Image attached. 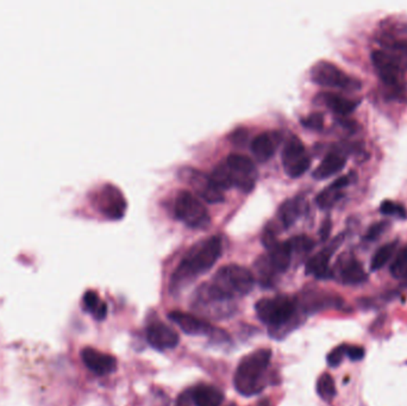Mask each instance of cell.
<instances>
[{
    "instance_id": "1",
    "label": "cell",
    "mask_w": 407,
    "mask_h": 406,
    "mask_svg": "<svg viewBox=\"0 0 407 406\" xmlns=\"http://www.w3.org/2000/svg\"><path fill=\"white\" fill-rule=\"evenodd\" d=\"M255 278L246 267L226 265L218 270L213 279L196 292V299L230 303L253 290Z\"/></svg>"
},
{
    "instance_id": "2",
    "label": "cell",
    "mask_w": 407,
    "mask_h": 406,
    "mask_svg": "<svg viewBox=\"0 0 407 406\" xmlns=\"http://www.w3.org/2000/svg\"><path fill=\"white\" fill-rule=\"evenodd\" d=\"M221 238L217 236L206 238L193 245L173 274L171 288H181L196 277L206 273L221 258Z\"/></svg>"
},
{
    "instance_id": "3",
    "label": "cell",
    "mask_w": 407,
    "mask_h": 406,
    "mask_svg": "<svg viewBox=\"0 0 407 406\" xmlns=\"http://www.w3.org/2000/svg\"><path fill=\"white\" fill-rule=\"evenodd\" d=\"M269 349H257L244 356L236 370L233 385L236 391L246 397L258 395L267 384V372L271 363Z\"/></svg>"
},
{
    "instance_id": "4",
    "label": "cell",
    "mask_w": 407,
    "mask_h": 406,
    "mask_svg": "<svg viewBox=\"0 0 407 406\" xmlns=\"http://www.w3.org/2000/svg\"><path fill=\"white\" fill-rule=\"evenodd\" d=\"M255 310L257 317L268 324L273 329V333H280L282 328L287 327L294 320L296 305L286 295H275L271 298L260 299L255 305Z\"/></svg>"
},
{
    "instance_id": "5",
    "label": "cell",
    "mask_w": 407,
    "mask_h": 406,
    "mask_svg": "<svg viewBox=\"0 0 407 406\" xmlns=\"http://www.w3.org/2000/svg\"><path fill=\"white\" fill-rule=\"evenodd\" d=\"M311 79L319 86L333 87L346 91H358L362 87L360 80L353 79L342 69L328 61H318L310 71Z\"/></svg>"
},
{
    "instance_id": "6",
    "label": "cell",
    "mask_w": 407,
    "mask_h": 406,
    "mask_svg": "<svg viewBox=\"0 0 407 406\" xmlns=\"http://www.w3.org/2000/svg\"><path fill=\"white\" fill-rule=\"evenodd\" d=\"M175 215L191 228H205L210 223V215L206 208L189 191H181L176 196Z\"/></svg>"
},
{
    "instance_id": "7",
    "label": "cell",
    "mask_w": 407,
    "mask_h": 406,
    "mask_svg": "<svg viewBox=\"0 0 407 406\" xmlns=\"http://www.w3.org/2000/svg\"><path fill=\"white\" fill-rule=\"evenodd\" d=\"M371 62L374 65L375 71L378 73V78L386 86L396 90V92L403 90L405 79H403V71L399 64L394 59L386 53L385 51H374L371 53Z\"/></svg>"
},
{
    "instance_id": "8",
    "label": "cell",
    "mask_w": 407,
    "mask_h": 406,
    "mask_svg": "<svg viewBox=\"0 0 407 406\" xmlns=\"http://www.w3.org/2000/svg\"><path fill=\"white\" fill-rule=\"evenodd\" d=\"M282 163L286 173L292 178H299L310 168V156L298 137L292 136L286 142L282 149Z\"/></svg>"
},
{
    "instance_id": "9",
    "label": "cell",
    "mask_w": 407,
    "mask_h": 406,
    "mask_svg": "<svg viewBox=\"0 0 407 406\" xmlns=\"http://www.w3.org/2000/svg\"><path fill=\"white\" fill-rule=\"evenodd\" d=\"M225 163L231 172L233 186L239 187L246 192L253 190L256 180V166L246 155L230 154Z\"/></svg>"
},
{
    "instance_id": "10",
    "label": "cell",
    "mask_w": 407,
    "mask_h": 406,
    "mask_svg": "<svg viewBox=\"0 0 407 406\" xmlns=\"http://www.w3.org/2000/svg\"><path fill=\"white\" fill-rule=\"evenodd\" d=\"M181 176L196 191V194L207 203L217 204L224 201V194L213 183V180L211 179L210 176L192 168L181 169Z\"/></svg>"
},
{
    "instance_id": "11",
    "label": "cell",
    "mask_w": 407,
    "mask_h": 406,
    "mask_svg": "<svg viewBox=\"0 0 407 406\" xmlns=\"http://www.w3.org/2000/svg\"><path fill=\"white\" fill-rule=\"evenodd\" d=\"M169 320L176 324L184 333L193 336H212L216 338L217 334H223L218 330L217 328L211 325L206 320H200L198 317L191 313H181V311H173L168 315Z\"/></svg>"
},
{
    "instance_id": "12",
    "label": "cell",
    "mask_w": 407,
    "mask_h": 406,
    "mask_svg": "<svg viewBox=\"0 0 407 406\" xmlns=\"http://www.w3.org/2000/svg\"><path fill=\"white\" fill-rule=\"evenodd\" d=\"M146 340L149 345L159 350L173 349L179 345V335L167 324L154 322L146 328Z\"/></svg>"
},
{
    "instance_id": "13",
    "label": "cell",
    "mask_w": 407,
    "mask_h": 406,
    "mask_svg": "<svg viewBox=\"0 0 407 406\" xmlns=\"http://www.w3.org/2000/svg\"><path fill=\"white\" fill-rule=\"evenodd\" d=\"M81 359L86 367L96 375H107L117 370V360L114 356L89 347L82 349Z\"/></svg>"
},
{
    "instance_id": "14",
    "label": "cell",
    "mask_w": 407,
    "mask_h": 406,
    "mask_svg": "<svg viewBox=\"0 0 407 406\" xmlns=\"http://www.w3.org/2000/svg\"><path fill=\"white\" fill-rule=\"evenodd\" d=\"M356 180V174L349 173V174L341 176L336 181H333L330 186L321 191V193L318 194L317 198H316V201H317L319 208L330 209L332 206L336 205L343 197V190L351 183H355Z\"/></svg>"
},
{
    "instance_id": "15",
    "label": "cell",
    "mask_w": 407,
    "mask_h": 406,
    "mask_svg": "<svg viewBox=\"0 0 407 406\" xmlns=\"http://www.w3.org/2000/svg\"><path fill=\"white\" fill-rule=\"evenodd\" d=\"M341 238H336L335 242L332 243L328 248L323 249L321 252L317 253L316 255L312 256L306 263V273L312 274L319 279H325V278L331 277V272L328 268V263L331 259L332 254L335 252L336 248L338 247Z\"/></svg>"
},
{
    "instance_id": "16",
    "label": "cell",
    "mask_w": 407,
    "mask_h": 406,
    "mask_svg": "<svg viewBox=\"0 0 407 406\" xmlns=\"http://www.w3.org/2000/svg\"><path fill=\"white\" fill-rule=\"evenodd\" d=\"M191 398L196 406H221L224 395L211 385H199L191 391Z\"/></svg>"
},
{
    "instance_id": "17",
    "label": "cell",
    "mask_w": 407,
    "mask_h": 406,
    "mask_svg": "<svg viewBox=\"0 0 407 406\" xmlns=\"http://www.w3.org/2000/svg\"><path fill=\"white\" fill-rule=\"evenodd\" d=\"M268 250H269L268 260L275 272H285L288 270L293 254L288 241L276 242L271 248H268Z\"/></svg>"
},
{
    "instance_id": "18",
    "label": "cell",
    "mask_w": 407,
    "mask_h": 406,
    "mask_svg": "<svg viewBox=\"0 0 407 406\" xmlns=\"http://www.w3.org/2000/svg\"><path fill=\"white\" fill-rule=\"evenodd\" d=\"M346 158L339 153H328L323 160L321 165L314 169L313 176L316 179H328L335 176L346 167Z\"/></svg>"
},
{
    "instance_id": "19",
    "label": "cell",
    "mask_w": 407,
    "mask_h": 406,
    "mask_svg": "<svg viewBox=\"0 0 407 406\" xmlns=\"http://www.w3.org/2000/svg\"><path fill=\"white\" fill-rule=\"evenodd\" d=\"M321 99L332 112L339 116L350 115L360 104V101H353L337 93L321 94Z\"/></svg>"
},
{
    "instance_id": "20",
    "label": "cell",
    "mask_w": 407,
    "mask_h": 406,
    "mask_svg": "<svg viewBox=\"0 0 407 406\" xmlns=\"http://www.w3.org/2000/svg\"><path fill=\"white\" fill-rule=\"evenodd\" d=\"M339 275L344 284L356 285L367 280V273L357 260L349 259L342 263Z\"/></svg>"
},
{
    "instance_id": "21",
    "label": "cell",
    "mask_w": 407,
    "mask_h": 406,
    "mask_svg": "<svg viewBox=\"0 0 407 406\" xmlns=\"http://www.w3.org/2000/svg\"><path fill=\"white\" fill-rule=\"evenodd\" d=\"M251 151L260 161H267L274 155L275 142L269 133L257 135L251 142Z\"/></svg>"
},
{
    "instance_id": "22",
    "label": "cell",
    "mask_w": 407,
    "mask_h": 406,
    "mask_svg": "<svg viewBox=\"0 0 407 406\" xmlns=\"http://www.w3.org/2000/svg\"><path fill=\"white\" fill-rule=\"evenodd\" d=\"M396 248H398V241L389 242V243H386V245L380 247L373 255L371 270L375 272V270L383 268L389 263V260L392 259Z\"/></svg>"
},
{
    "instance_id": "23",
    "label": "cell",
    "mask_w": 407,
    "mask_h": 406,
    "mask_svg": "<svg viewBox=\"0 0 407 406\" xmlns=\"http://www.w3.org/2000/svg\"><path fill=\"white\" fill-rule=\"evenodd\" d=\"M84 305L89 313L96 317V320H103L107 316L106 304L100 300L99 295H96V292H86L84 295Z\"/></svg>"
},
{
    "instance_id": "24",
    "label": "cell",
    "mask_w": 407,
    "mask_h": 406,
    "mask_svg": "<svg viewBox=\"0 0 407 406\" xmlns=\"http://www.w3.org/2000/svg\"><path fill=\"white\" fill-rule=\"evenodd\" d=\"M300 201L296 199H288L286 201L280 209H278V216L282 223L285 224V227H289L296 222V218L300 215Z\"/></svg>"
},
{
    "instance_id": "25",
    "label": "cell",
    "mask_w": 407,
    "mask_h": 406,
    "mask_svg": "<svg viewBox=\"0 0 407 406\" xmlns=\"http://www.w3.org/2000/svg\"><path fill=\"white\" fill-rule=\"evenodd\" d=\"M210 176L211 179L213 180V183H216L221 191L233 186L231 172H230V169H228V165H226L225 162H221L219 165L216 166L212 173H211Z\"/></svg>"
},
{
    "instance_id": "26",
    "label": "cell",
    "mask_w": 407,
    "mask_h": 406,
    "mask_svg": "<svg viewBox=\"0 0 407 406\" xmlns=\"http://www.w3.org/2000/svg\"><path fill=\"white\" fill-rule=\"evenodd\" d=\"M398 64L400 67L406 71L407 69V41H394L388 44L385 49Z\"/></svg>"
},
{
    "instance_id": "27",
    "label": "cell",
    "mask_w": 407,
    "mask_h": 406,
    "mask_svg": "<svg viewBox=\"0 0 407 406\" xmlns=\"http://www.w3.org/2000/svg\"><path fill=\"white\" fill-rule=\"evenodd\" d=\"M317 392L321 399L326 402L333 399L336 395V384L330 374H321L317 381Z\"/></svg>"
},
{
    "instance_id": "28",
    "label": "cell",
    "mask_w": 407,
    "mask_h": 406,
    "mask_svg": "<svg viewBox=\"0 0 407 406\" xmlns=\"http://www.w3.org/2000/svg\"><path fill=\"white\" fill-rule=\"evenodd\" d=\"M391 273L394 278L407 277V245L400 249L391 265Z\"/></svg>"
},
{
    "instance_id": "29",
    "label": "cell",
    "mask_w": 407,
    "mask_h": 406,
    "mask_svg": "<svg viewBox=\"0 0 407 406\" xmlns=\"http://www.w3.org/2000/svg\"><path fill=\"white\" fill-rule=\"evenodd\" d=\"M380 213L385 216L396 217L400 220H406L407 211L399 203L393 201H383L380 205Z\"/></svg>"
},
{
    "instance_id": "30",
    "label": "cell",
    "mask_w": 407,
    "mask_h": 406,
    "mask_svg": "<svg viewBox=\"0 0 407 406\" xmlns=\"http://www.w3.org/2000/svg\"><path fill=\"white\" fill-rule=\"evenodd\" d=\"M288 243L291 245V249H292V253H300V254L310 252L314 245V242L303 235L291 238Z\"/></svg>"
},
{
    "instance_id": "31",
    "label": "cell",
    "mask_w": 407,
    "mask_h": 406,
    "mask_svg": "<svg viewBox=\"0 0 407 406\" xmlns=\"http://www.w3.org/2000/svg\"><path fill=\"white\" fill-rule=\"evenodd\" d=\"M387 228H388V222H378V223L373 224L364 235V240L366 241L378 240L387 230Z\"/></svg>"
},
{
    "instance_id": "32",
    "label": "cell",
    "mask_w": 407,
    "mask_h": 406,
    "mask_svg": "<svg viewBox=\"0 0 407 406\" xmlns=\"http://www.w3.org/2000/svg\"><path fill=\"white\" fill-rule=\"evenodd\" d=\"M303 124L308 129L321 130L324 126V117L318 112L311 113L310 116H307L306 118L303 119Z\"/></svg>"
},
{
    "instance_id": "33",
    "label": "cell",
    "mask_w": 407,
    "mask_h": 406,
    "mask_svg": "<svg viewBox=\"0 0 407 406\" xmlns=\"http://www.w3.org/2000/svg\"><path fill=\"white\" fill-rule=\"evenodd\" d=\"M346 347H337V348L333 349L330 354L328 355V363L331 367H337L341 365L344 356H346Z\"/></svg>"
},
{
    "instance_id": "34",
    "label": "cell",
    "mask_w": 407,
    "mask_h": 406,
    "mask_svg": "<svg viewBox=\"0 0 407 406\" xmlns=\"http://www.w3.org/2000/svg\"><path fill=\"white\" fill-rule=\"evenodd\" d=\"M346 355L353 361H360L363 359L364 350L360 347H346Z\"/></svg>"
},
{
    "instance_id": "35",
    "label": "cell",
    "mask_w": 407,
    "mask_h": 406,
    "mask_svg": "<svg viewBox=\"0 0 407 406\" xmlns=\"http://www.w3.org/2000/svg\"><path fill=\"white\" fill-rule=\"evenodd\" d=\"M191 400H192V398H191V392H186V393H182V395L179 397L178 402H176V405L175 406H189Z\"/></svg>"
},
{
    "instance_id": "36",
    "label": "cell",
    "mask_w": 407,
    "mask_h": 406,
    "mask_svg": "<svg viewBox=\"0 0 407 406\" xmlns=\"http://www.w3.org/2000/svg\"><path fill=\"white\" fill-rule=\"evenodd\" d=\"M330 230H331V222L330 220H325V223L321 225V238L323 241H325L326 238H328L330 235Z\"/></svg>"
},
{
    "instance_id": "37",
    "label": "cell",
    "mask_w": 407,
    "mask_h": 406,
    "mask_svg": "<svg viewBox=\"0 0 407 406\" xmlns=\"http://www.w3.org/2000/svg\"><path fill=\"white\" fill-rule=\"evenodd\" d=\"M226 406H236L235 404H228V405Z\"/></svg>"
}]
</instances>
